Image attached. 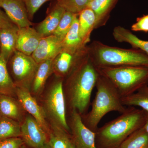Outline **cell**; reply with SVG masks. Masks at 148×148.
I'll list each match as a JSON object with an SVG mask.
<instances>
[{
    "label": "cell",
    "mask_w": 148,
    "mask_h": 148,
    "mask_svg": "<svg viewBox=\"0 0 148 148\" xmlns=\"http://www.w3.org/2000/svg\"><path fill=\"white\" fill-rule=\"evenodd\" d=\"M29 19L33 20L35 14L45 3L52 0H24ZM57 1V0H56Z\"/></svg>",
    "instance_id": "f546056e"
},
{
    "label": "cell",
    "mask_w": 148,
    "mask_h": 148,
    "mask_svg": "<svg viewBox=\"0 0 148 148\" xmlns=\"http://www.w3.org/2000/svg\"><path fill=\"white\" fill-rule=\"evenodd\" d=\"M99 75L88 52L63 81L67 109L76 110L82 116L85 114Z\"/></svg>",
    "instance_id": "6da1fadb"
},
{
    "label": "cell",
    "mask_w": 148,
    "mask_h": 148,
    "mask_svg": "<svg viewBox=\"0 0 148 148\" xmlns=\"http://www.w3.org/2000/svg\"><path fill=\"white\" fill-rule=\"evenodd\" d=\"M87 45L84 49L73 52L62 49L53 60V74L57 77H66L88 53Z\"/></svg>",
    "instance_id": "30bf717a"
},
{
    "label": "cell",
    "mask_w": 148,
    "mask_h": 148,
    "mask_svg": "<svg viewBox=\"0 0 148 148\" xmlns=\"http://www.w3.org/2000/svg\"><path fill=\"white\" fill-rule=\"evenodd\" d=\"M16 98L21 103L27 113L35 119L49 136L50 125L48 122L44 110L37 102L30 90L25 88L16 87Z\"/></svg>",
    "instance_id": "8fae6325"
},
{
    "label": "cell",
    "mask_w": 148,
    "mask_h": 148,
    "mask_svg": "<svg viewBox=\"0 0 148 148\" xmlns=\"http://www.w3.org/2000/svg\"><path fill=\"white\" fill-rule=\"evenodd\" d=\"M55 77L45 93L41 106L50 125H54L71 135L63 87L64 79Z\"/></svg>",
    "instance_id": "8992f818"
},
{
    "label": "cell",
    "mask_w": 148,
    "mask_h": 148,
    "mask_svg": "<svg viewBox=\"0 0 148 148\" xmlns=\"http://www.w3.org/2000/svg\"><path fill=\"white\" fill-rule=\"evenodd\" d=\"M66 11L56 1L49 9L45 18L37 24L35 29L43 37L53 35Z\"/></svg>",
    "instance_id": "9a60e30c"
},
{
    "label": "cell",
    "mask_w": 148,
    "mask_h": 148,
    "mask_svg": "<svg viewBox=\"0 0 148 148\" xmlns=\"http://www.w3.org/2000/svg\"><path fill=\"white\" fill-rule=\"evenodd\" d=\"M119 148H148V134L144 126L130 135Z\"/></svg>",
    "instance_id": "484cf974"
},
{
    "label": "cell",
    "mask_w": 148,
    "mask_h": 148,
    "mask_svg": "<svg viewBox=\"0 0 148 148\" xmlns=\"http://www.w3.org/2000/svg\"><path fill=\"white\" fill-rule=\"evenodd\" d=\"M68 124L71 137L76 148H98L95 142V133L85 125L81 115L76 110L69 111Z\"/></svg>",
    "instance_id": "ba28073f"
},
{
    "label": "cell",
    "mask_w": 148,
    "mask_h": 148,
    "mask_svg": "<svg viewBox=\"0 0 148 148\" xmlns=\"http://www.w3.org/2000/svg\"><path fill=\"white\" fill-rule=\"evenodd\" d=\"M121 101L125 106H138L148 113V86L142 87L131 95L123 97Z\"/></svg>",
    "instance_id": "d4e9b609"
},
{
    "label": "cell",
    "mask_w": 148,
    "mask_h": 148,
    "mask_svg": "<svg viewBox=\"0 0 148 148\" xmlns=\"http://www.w3.org/2000/svg\"><path fill=\"white\" fill-rule=\"evenodd\" d=\"M42 38L34 27L18 28L16 50L26 55L32 56Z\"/></svg>",
    "instance_id": "5bb4252c"
},
{
    "label": "cell",
    "mask_w": 148,
    "mask_h": 148,
    "mask_svg": "<svg viewBox=\"0 0 148 148\" xmlns=\"http://www.w3.org/2000/svg\"><path fill=\"white\" fill-rule=\"evenodd\" d=\"M15 25L7 15L4 11H3L0 8V29L13 27Z\"/></svg>",
    "instance_id": "d6a6232c"
},
{
    "label": "cell",
    "mask_w": 148,
    "mask_h": 148,
    "mask_svg": "<svg viewBox=\"0 0 148 148\" xmlns=\"http://www.w3.org/2000/svg\"><path fill=\"white\" fill-rule=\"evenodd\" d=\"M26 111L16 98L0 94V116L14 120L21 123L26 115Z\"/></svg>",
    "instance_id": "2e32d148"
},
{
    "label": "cell",
    "mask_w": 148,
    "mask_h": 148,
    "mask_svg": "<svg viewBox=\"0 0 148 148\" xmlns=\"http://www.w3.org/2000/svg\"><path fill=\"white\" fill-rule=\"evenodd\" d=\"M95 68L100 75L112 84L121 98L135 93L142 87L148 86V66Z\"/></svg>",
    "instance_id": "5b68a950"
},
{
    "label": "cell",
    "mask_w": 148,
    "mask_h": 148,
    "mask_svg": "<svg viewBox=\"0 0 148 148\" xmlns=\"http://www.w3.org/2000/svg\"><path fill=\"white\" fill-rule=\"evenodd\" d=\"M62 49L75 52L86 48L80 36L79 29L78 14L75 17L72 27L64 39L61 42Z\"/></svg>",
    "instance_id": "7402d4cb"
},
{
    "label": "cell",
    "mask_w": 148,
    "mask_h": 148,
    "mask_svg": "<svg viewBox=\"0 0 148 148\" xmlns=\"http://www.w3.org/2000/svg\"><path fill=\"white\" fill-rule=\"evenodd\" d=\"M39 148H52V147L49 142H48Z\"/></svg>",
    "instance_id": "d590c367"
},
{
    "label": "cell",
    "mask_w": 148,
    "mask_h": 148,
    "mask_svg": "<svg viewBox=\"0 0 148 148\" xmlns=\"http://www.w3.org/2000/svg\"><path fill=\"white\" fill-rule=\"evenodd\" d=\"M90 0H57L59 5L66 11L75 14H79L87 8Z\"/></svg>",
    "instance_id": "f1b7e54d"
},
{
    "label": "cell",
    "mask_w": 148,
    "mask_h": 148,
    "mask_svg": "<svg viewBox=\"0 0 148 148\" xmlns=\"http://www.w3.org/2000/svg\"><path fill=\"white\" fill-rule=\"evenodd\" d=\"M77 14L66 11L53 35L63 40L71 29Z\"/></svg>",
    "instance_id": "4316f807"
},
{
    "label": "cell",
    "mask_w": 148,
    "mask_h": 148,
    "mask_svg": "<svg viewBox=\"0 0 148 148\" xmlns=\"http://www.w3.org/2000/svg\"><path fill=\"white\" fill-rule=\"evenodd\" d=\"M18 28L15 25L0 29V51L7 62L16 50Z\"/></svg>",
    "instance_id": "ac0fdd59"
},
{
    "label": "cell",
    "mask_w": 148,
    "mask_h": 148,
    "mask_svg": "<svg viewBox=\"0 0 148 148\" xmlns=\"http://www.w3.org/2000/svg\"><path fill=\"white\" fill-rule=\"evenodd\" d=\"M95 87L97 91L91 110L82 116L85 125L94 132L98 129L101 119L107 114L113 111L122 114L127 109L122 103L121 96L112 84L100 74Z\"/></svg>",
    "instance_id": "3957f363"
},
{
    "label": "cell",
    "mask_w": 148,
    "mask_h": 148,
    "mask_svg": "<svg viewBox=\"0 0 148 148\" xmlns=\"http://www.w3.org/2000/svg\"><path fill=\"white\" fill-rule=\"evenodd\" d=\"M21 137V123L14 120L0 116V140Z\"/></svg>",
    "instance_id": "cb8c5ba5"
},
{
    "label": "cell",
    "mask_w": 148,
    "mask_h": 148,
    "mask_svg": "<svg viewBox=\"0 0 148 148\" xmlns=\"http://www.w3.org/2000/svg\"><path fill=\"white\" fill-rule=\"evenodd\" d=\"M146 118L144 110L127 108L121 115L98 128L95 141L100 148H119L130 135L144 126Z\"/></svg>",
    "instance_id": "7a4b0ae2"
},
{
    "label": "cell",
    "mask_w": 148,
    "mask_h": 148,
    "mask_svg": "<svg viewBox=\"0 0 148 148\" xmlns=\"http://www.w3.org/2000/svg\"><path fill=\"white\" fill-rule=\"evenodd\" d=\"M133 32H148V15H144L137 18L136 22L131 26Z\"/></svg>",
    "instance_id": "1f68e13d"
},
{
    "label": "cell",
    "mask_w": 148,
    "mask_h": 148,
    "mask_svg": "<svg viewBox=\"0 0 148 148\" xmlns=\"http://www.w3.org/2000/svg\"><path fill=\"white\" fill-rule=\"evenodd\" d=\"M21 148H29V147H27V146L26 145H24L22 146V147H21Z\"/></svg>",
    "instance_id": "8d00e7d4"
},
{
    "label": "cell",
    "mask_w": 148,
    "mask_h": 148,
    "mask_svg": "<svg viewBox=\"0 0 148 148\" xmlns=\"http://www.w3.org/2000/svg\"><path fill=\"white\" fill-rule=\"evenodd\" d=\"M144 127L148 134V113L147 112V118H146L145 123L144 125Z\"/></svg>",
    "instance_id": "e575fe53"
},
{
    "label": "cell",
    "mask_w": 148,
    "mask_h": 148,
    "mask_svg": "<svg viewBox=\"0 0 148 148\" xmlns=\"http://www.w3.org/2000/svg\"><path fill=\"white\" fill-rule=\"evenodd\" d=\"M0 8L18 28L34 25L29 19L24 0H0Z\"/></svg>",
    "instance_id": "7c38bea8"
},
{
    "label": "cell",
    "mask_w": 148,
    "mask_h": 148,
    "mask_svg": "<svg viewBox=\"0 0 148 148\" xmlns=\"http://www.w3.org/2000/svg\"><path fill=\"white\" fill-rule=\"evenodd\" d=\"M61 40L52 35L43 37L36 49L32 55L38 64L53 60L62 50Z\"/></svg>",
    "instance_id": "4fadbf2b"
},
{
    "label": "cell",
    "mask_w": 148,
    "mask_h": 148,
    "mask_svg": "<svg viewBox=\"0 0 148 148\" xmlns=\"http://www.w3.org/2000/svg\"><path fill=\"white\" fill-rule=\"evenodd\" d=\"M87 48L89 58L95 67L148 66V55L140 49L111 47L97 40Z\"/></svg>",
    "instance_id": "277c9868"
},
{
    "label": "cell",
    "mask_w": 148,
    "mask_h": 148,
    "mask_svg": "<svg viewBox=\"0 0 148 148\" xmlns=\"http://www.w3.org/2000/svg\"><path fill=\"white\" fill-rule=\"evenodd\" d=\"M112 35L114 38L119 42L129 44L133 48L142 50L148 55V41L138 38L130 30L121 26L114 28Z\"/></svg>",
    "instance_id": "ffe728a7"
},
{
    "label": "cell",
    "mask_w": 148,
    "mask_h": 148,
    "mask_svg": "<svg viewBox=\"0 0 148 148\" xmlns=\"http://www.w3.org/2000/svg\"><path fill=\"white\" fill-rule=\"evenodd\" d=\"M52 62L53 60H49L38 64L30 89V92L34 97L42 94L48 79L53 74Z\"/></svg>",
    "instance_id": "e0dca14e"
},
{
    "label": "cell",
    "mask_w": 148,
    "mask_h": 148,
    "mask_svg": "<svg viewBox=\"0 0 148 148\" xmlns=\"http://www.w3.org/2000/svg\"><path fill=\"white\" fill-rule=\"evenodd\" d=\"M66 148H76L72 141L70 135H68L66 138Z\"/></svg>",
    "instance_id": "836d02e7"
},
{
    "label": "cell",
    "mask_w": 148,
    "mask_h": 148,
    "mask_svg": "<svg viewBox=\"0 0 148 148\" xmlns=\"http://www.w3.org/2000/svg\"><path fill=\"white\" fill-rule=\"evenodd\" d=\"M51 130L49 142L52 148H66V139L69 135L63 130L54 125H50Z\"/></svg>",
    "instance_id": "83f0119b"
},
{
    "label": "cell",
    "mask_w": 148,
    "mask_h": 148,
    "mask_svg": "<svg viewBox=\"0 0 148 148\" xmlns=\"http://www.w3.org/2000/svg\"><path fill=\"white\" fill-rule=\"evenodd\" d=\"M79 29L80 36L85 45L90 42L91 33L96 24L95 14L90 8L82 11L78 14Z\"/></svg>",
    "instance_id": "44dd1931"
},
{
    "label": "cell",
    "mask_w": 148,
    "mask_h": 148,
    "mask_svg": "<svg viewBox=\"0 0 148 148\" xmlns=\"http://www.w3.org/2000/svg\"><path fill=\"white\" fill-rule=\"evenodd\" d=\"M21 137L29 148H39L49 141V136L34 118L27 113L21 123Z\"/></svg>",
    "instance_id": "9c48e42d"
},
{
    "label": "cell",
    "mask_w": 148,
    "mask_h": 148,
    "mask_svg": "<svg viewBox=\"0 0 148 148\" xmlns=\"http://www.w3.org/2000/svg\"><path fill=\"white\" fill-rule=\"evenodd\" d=\"M38 64L32 56L16 50L7 61L10 75L16 87L30 91Z\"/></svg>",
    "instance_id": "52a82bcc"
},
{
    "label": "cell",
    "mask_w": 148,
    "mask_h": 148,
    "mask_svg": "<svg viewBox=\"0 0 148 148\" xmlns=\"http://www.w3.org/2000/svg\"><path fill=\"white\" fill-rule=\"evenodd\" d=\"M16 88L10 75L7 62L0 51V94L16 98Z\"/></svg>",
    "instance_id": "603a6c76"
},
{
    "label": "cell",
    "mask_w": 148,
    "mask_h": 148,
    "mask_svg": "<svg viewBox=\"0 0 148 148\" xmlns=\"http://www.w3.org/2000/svg\"><path fill=\"white\" fill-rule=\"evenodd\" d=\"M24 145L21 138H8L0 140V148H21Z\"/></svg>",
    "instance_id": "4dcf8cb0"
},
{
    "label": "cell",
    "mask_w": 148,
    "mask_h": 148,
    "mask_svg": "<svg viewBox=\"0 0 148 148\" xmlns=\"http://www.w3.org/2000/svg\"><path fill=\"white\" fill-rule=\"evenodd\" d=\"M119 0H90L87 8L95 14L96 24L95 29L106 25L110 14Z\"/></svg>",
    "instance_id": "d6986e66"
}]
</instances>
